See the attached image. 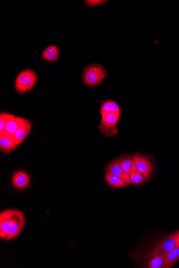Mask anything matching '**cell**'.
I'll list each match as a JSON object with an SVG mask.
<instances>
[{"label": "cell", "mask_w": 179, "mask_h": 268, "mask_svg": "<svg viewBox=\"0 0 179 268\" xmlns=\"http://www.w3.org/2000/svg\"><path fill=\"white\" fill-rule=\"evenodd\" d=\"M59 50L56 45H49L45 49L42 53L43 58L47 61H55L59 57Z\"/></svg>", "instance_id": "14"}, {"label": "cell", "mask_w": 179, "mask_h": 268, "mask_svg": "<svg viewBox=\"0 0 179 268\" xmlns=\"http://www.w3.org/2000/svg\"><path fill=\"white\" fill-rule=\"evenodd\" d=\"M16 116L7 113H1L0 116V133H2L10 120L15 118Z\"/></svg>", "instance_id": "19"}, {"label": "cell", "mask_w": 179, "mask_h": 268, "mask_svg": "<svg viewBox=\"0 0 179 268\" xmlns=\"http://www.w3.org/2000/svg\"><path fill=\"white\" fill-rule=\"evenodd\" d=\"M165 256L168 268H171L179 260V240L176 246Z\"/></svg>", "instance_id": "16"}, {"label": "cell", "mask_w": 179, "mask_h": 268, "mask_svg": "<svg viewBox=\"0 0 179 268\" xmlns=\"http://www.w3.org/2000/svg\"><path fill=\"white\" fill-rule=\"evenodd\" d=\"M101 115L102 118L99 125L101 134L107 137L115 135L118 133L117 125L120 120L121 114L109 112L102 113Z\"/></svg>", "instance_id": "3"}, {"label": "cell", "mask_w": 179, "mask_h": 268, "mask_svg": "<svg viewBox=\"0 0 179 268\" xmlns=\"http://www.w3.org/2000/svg\"><path fill=\"white\" fill-rule=\"evenodd\" d=\"M13 136L5 133H0V149L4 153L12 152L17 148Z\"/></svg>", "instance_id": "9"}, {"label": "cell", "mask_w": 179, "mask_h": 268, "mask_svg": "<svg viewBox=\"0 0 179 268\" xmlns=\"http://www.w3.org/2000/svg\"><path fill=\"white\" fill-rule=\"evenodd\" d=\"M105 179L107 183L114 188H121L128 186L125 180L119 178V177L113 175L108 173V172L106 173Z\"/></svg>", "instance_id": "12"}, {"label": "cell", "mask_w": 179, "mask_h": 268, "mask_svg": "<svg viewBox=\"0 0 179 268\" xmlns=\"http://www.w3.org/2000/svg\"><path fill=\"white\" fill-rule=\"evenodd\" d=\"M179 240V232L163 239L155 249L147 255L146 257H150L157 255H166L176 246Z\"/></svg>", "instance_id": "5"}, {"label": "cell", "mask_w": 179, "mask_h": 268, "mask_svg": "<svg viewBox=\"0 0 179 268\" xmlns=\"http://www.w3.org/2000/svg\"><path fill=\"white\" fill-rule=\"evenodd\" d=\"M118 160L119 165L127 175H130L136 169L135 161L131 158L126 157V158H122Z\"/></svg>", "instance_id": "13"}, {"label": "cell", "mask_w": 179, "mask_h": 268, "mask_svg": "<svg viewBox=\"0 0 179 268\" xmlns=\"http://www.w3.org/2000/svg\"><path fill=\"white\" fill-rule=\"evenodd\" d=\"M101 113L114 112L121 114V109L116 101L108 100L103 101L100 108Z\"/></svg>", "instance_id": "15"}, {"label": "cell", "mask_w": 179, "mask_h": 268, "mask_svg": "<svg viewBox=\"0 0 179 268\" xmlns=\"http://www.w3.org/2000/svg\"><path fill=\"white\" fill-rule=\"evenodd\" d=\"M22 119V118L16 117V116L15 118L9 121L3 132L0 133H5L13 136L19 124H21Z\"/></svg>", "instance_id": "17"}, {"label": "cell", "mask_w": 179, "mask_h": 268, "mask_svg": "<svg viewBox=\"0 0 179 268\" xmlns=\"http://www.w3.org/2000/svg\"><path fill=\"white\" fill-rule=\"evenodd\" d=\"M129 178L134 185H142L145 180V177L136 169L129 175Z\"/></svg>", "instance_id": "18"}, {"label": "cell", "mask_w": 179, "mask_h": 268, "mask_svg": "<svg viewBox=\"0 0 179 268\" xmlns=\"http://www.w3.org/2000/svg\"><path fill=\"white\" fill-rule=\"evenodd\" d=\"M12 183L17 189H26L30 183V178L26 172L17 171L13 176Z\"/></svg>", "instance_id": "8"}, {"label": "cell", "mask_w": 179, "mask_h": 268, "mask_svg": "<svg viewBox=\"0 0 179 268\" xmlns=\"http://www.w3.org/2000/svg\"><path fill=\"white\" fill-rule=\"evenodd\" d=\"M135 161L136 169L140 171L147 180L152 174V165L147 157L136 154L133 157Z\"/></svg>", "instance_id": "6"}, {"label": "cell", "mask_w": 179, "mask_h": 268, "mask_svg": "<svg viewBox=\"0 0 179 268\" xmlns=\"http://www.w3.org/2000/svg\"><path fill=\"white\" fill-rule=\"evenodd\" d=\"M107 76V73L105 69L97 63L87 65L82 74L83 84L89 88L97 87L102 83Z\"/></svg>", "instance_id": "2"}, {"label": "cell", "mask_w": 179, "mask_h": 268, "mask_svg": "<svg viewBox=\"0 0 179 268\" xmlns=\"http://www.w3.org/2000/svg\"><path fill=\"white\" fill-rule=\"evenodd\" d=\"M26 222L23 212L16 209L3 211L0 214V237L9 240L17 237L22 232Z\"/></svg>", "instance_id": "1"}, {"label": "cell", "mask_w": 179, "mask_h": 268, "mask_svg": "<svg viewBox=\"0 0 179 268\" xmlns=\"http://www.w3.org/2000/svg\"><path fill=\"white\" fill-rule=\"evenodd\" d=\"M143 268H168L165 255H157L149 257L147 264Z\"/></svg>", "instance_id": "11"}, {"label": "cell", "mask_w": 179, "mask_h": 268, "mask_svg": "<svg viewBox=\"0 0 179 268\" xmlns=\"http://www.w3.org/2000/svg\"><path fill=\"white\" fill-rule=\"evenodd\" d=\"M90 7H94L101 4L106 1H101V0H93V1H84Z\"/></svg>", "instance_id": "20"}, {"label": "cell", "mask_w": 179, "mask_h": 268, "mask_svg": "<svg viewBox=\"0 0 179 268\" xmlns=\"http://www.w3.org/2000/svg\"><path fill=\"white\" fill-rule=\"evenodd\" d=\"M37 80V74L31 70H24L17 77L15 87L20 94L28 92L35 85Z\"/></svg>", "instance_id": "4"}, {"label": "cell", "mask_w": 179, "mask_h": 268, "mask_svg": "<svg viewBox=\"0 0 179 268\" xmlns=\"http://www.w3.org/2000/svg\"><path fill=\"white\" fill-rule=\"evenodd\" d=\"M31 123L26 119L23 118L21 124L15 133L13 137L16 144L18 146L27 138V136L31 130Z\"/></svg>", "instance_id": "7"}, {"label": "cell", "mask_w": 179, "mask_h": 268, "mask_svg": "<svg viewBox=\"0 0 179 268\" xmlns=\"http://www.w3.org/2000/svg\"><path fill=\"white\" fill-rule=\"evenodd\" d=\"M106 170V172H108V173L119 177V178L125 180L127 182L128 185H134L130 178H129V175L125 173V172L120 167V165L119 164V160L114 161L111 164H109Z\"/></svg>", "instance_id": "10"}]
</instances>
